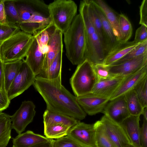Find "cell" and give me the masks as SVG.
<instances>
[{"instance_id":"cell-1","label":"cell","mask_w":147,"mask_h":147,"mask_svg":"<svg viewBox=\"0 0 147 147\" xmlns=\"http://www.w3.org/2000/svg\"><path fill=\"white\" fill-rule=\"evenodd\" d=\"M33 85L45 101L47 110L78 120L84 119L86 116L78 103L76 97L62 85L61 74L52 80L36 76Z\"/></svg>"},{"instance_id":"cell-2","label":"cell","mask_w":147,"mask_h":147,"mask_svg":"<svg viewBox=\"0 0 147 147\" xmlns=\"http://www.w3.org/2000/svg\"><path fill=\"white\" fill-rule=\"evenodd\" d=\"M63 34L66 56L72 64L78 65L85 60L86 45L84 24L80 13Z\"/></svg>"},{"instance_id":"cell-3","label":"cell","mask_w":147,"mask_h":147,"mask_svg":"<svg viewBox=\"0 0 147 147\" xmlns=\"http://www.w3.org/2000/svg\"><path fill=\"white\" fill-rule=\"evenodd\" d=\"M79 11L83 20L85 31V59H87L93 65L104 64L105 57L102 46L89 16L87 0L80 1Z\"/></svg>"},{"instance_id":"cell-4","label":"cell","mask_w":147,"mask_h":147,"mask_svg":"<svg viewBox=\"0 0 147 147\" xmlns=\"http://www.w3.org/2000/svg\"><path fill=\"white\" fill-rule=\"evenodd\" d=\"M34 39L33 36L21 30L0 45V58L3 62L24 60Z\"/></svg>"},{"instance_id":"cell-5","label":"cell","mask_w":147,"mask_h":147,"mask_svg":"<svg viewBox=\"0 0 147 147\" xmlns=\"http://www.w3.org/2000/svg\"><path fill=\"white\" fill-rule=\"evenodd\" d=\"M48 8L53 25L63 34L76 15L77 5L71 0H56L48 5Z\"/></svg>"},{"instance_id":"cell-6","label":"cell","mask_w":147,"mask_h":147,"mask_svg":"<svg viewBox=\"0 0 147 147\" xmlns=\"http://www.w3.org/2000/svg\"><path fill=\"white\" fill-rule=\"evenodd\" d=\"M97 81L93 64L85 59L78 65L70 79V83L76 97L91 93Z\"/></svg>"},{"instance_id":"cell-7","label":"cell","mask_w":147,"mask_h":147,"mask_svg":"<svg viewBox=\"0 0 147 147\" xmlns=\"http://www.w3.org/2000/svg\"><path fill=\"white\" fill-rule=\"evenodd\" d=\"M36 76L24 59L23 60L17 74L7 92L9 100H11L21 94L33 85Z\"/></svg>"},{"instance_id":"cell-8","label":"cell","mask_w":147,"mask_h":147,"mask_svg":"<svg viewBox=\"0 0 147 147\" xmlns=\"http://www.w3.org/2000/svg\"><path fill=\"white\" fill-rule=\"evenodd\" d=\"M35 107L32 101H25L16 112L10 116L12 128L18 134L24 131L33 121L36 113Z\"/></svg>"},{"instance_id":"cell-9","label":"cell","mask_w":147,"mask_h":147,"mask_svg":"<svg viewBox=\"0 0 147 147\" xmlns=\"http://www.w3.org/2000/svg\"><path fill=\"white\" fill-rule=\"evenodd\" d=\"M67 136L82 147H96L94 124H86L79 121L70 128Z\"/></svg>"},{"instance_id":"cell-10","label":"cell","mask_w":147,"mask_h":147,"mask_svg":"<svg viewBox=\"0 0 147 147\" xmlns=\"http://www.w3.org/2000/svg\"><path fill=\"white\" fill-rule=\"evenodd\" d=\"M99 121L106 134L117 147H125L127 144H131L121 124L105 115Z\"/></svg>"},{"instance_id":"cell-11","label":"cell","mask_w":147,"mask_h":147,"mask_svg":"<svg viewBox=\"0 0 147 147\" xmlns=\"http://www.w3.org/2000/svg\"><path fill=\"white\" fill-rule=\"evenodd\" d=\"M109 101L102 113L112 120L120 124L130 115L127 109L125 94Z\"/></svg>"},{"instance_id":"cell-12","label":"cell","mask_w":147,"mask_h":147,"mask_svg":"<svg viewBox=\"0 0 147 147\" xmlns=\"http://www.w3.org/2000/svg\"><path fill=\"white\" fill-rule=\"evenodd\" d=\"M147 65V53L120 63L108 66L110 74L113 77H126Z\"/></svg>"},{"instance_id":"cell-13","label":"cell","mask_w":147,"mask_h":147,"mask_svg":"<svg viewBox=\"0 0 147 147\" xmlns=\"http://www.w3.org/2000/svg\"><path fill=\"white\" fill-rule=\"evenodd\" d=\"M49 39L48 44V50L45 55L41 71L47 69L59 52L63 49L62 32L55 28L53 24L49 26Z\"/></svg>"},{"instance_id":"cell-14","label":"cell","mask_w":147,"mask_h":147,"mask_svg":"<svg viewBox=\"0 0 147 147\" xmlns=\"http://www.w3.org/2000/svg\"><path fill=\"white\" fill-rule=\"evenodd\" d=\"M77 101L85 112L93 115L102 112L109 99L101 97L92 93L77 97Z\"/></svg>"},{"instance_id":"cell-15","label":"cell","mask_w":147,"mask_h":147,"mask_svg":"<svg viewBox=\"0 0 147 147\" xmlns=\"http://www.w3.org/2000/svg\"><path fill=\"white\" fill-rule=\"evenodd\" d=\"M33 36V40L24 61L36 76L42 69L45 54L43 49L45 46L39 44L36 38Z\"/></svg>"},{"instance_id":"cell-16","label":"cell","mask_w":147,"mask_h":147,"mask_svg":"<svg viewBox=\"0 0 147 147\" xmlns=\"http://www.w3.org/2000/svg\"><path fill=\"white\" fill-rule=\"evenodd\" d=\"M126 77H115L97 81L92 93L98 96L110 99Z\"/></svg>"},{"instance_id":"cell-17","label":"cell","mask_w":147,"mask_h":147,"mask_svg":"<svg viewBox=\"0 0 147 147\" xmlns=\"http://www.w3.org/2000/svg\"><path fill=\"white\" fill-rule=\"evenodd\" d=\"M147 75V65L126 76L110 98L109 100L134 90L137 84Z\"/></svg>"},{"instance_id":"cell-18","label":"cell","mask_w":147,"mask_h":147,"mask_svg":"<svg viewBox=\"0 0 147 147\" xmlns=\"http://www.w3.org/2000/svg\"><path fill=\"white\" fill-rule=\"evenodd\" d=\"M140 115H130L120 124L129 138L135 147H141L140 142V132L139 121Z\"/></svg>"},{"instance_id":"cell-19","label":"cell","mask_w":147,"mask_h":147,"mask_svg":"<svg viewBox=\"0 0 147 147\" xmlns=\"http://www.w3.org/2000/svg\"><path fill=\"white\" fill-rule=\"evenodd\" d=\"M91 0L94 8L101 20L109 53L118 45L120 42L117 40L112 27L102 11L92 0Z\"/></svg>"},{"instance_id":"cell-20","label":"cell","mask_w":147,"mask_h":147,"mask_svg":"<svg viewBox=\"0 0 147 147\" xmlns=\"http://www.w3.org/2000/svg\"><path fill=\"white\" fill-rule=\"evenodd\" d=\"M49 139L28 130L18 134L13 138V145L15 147H31L38 144L47 141Z\"/></svg>"},{"instance_id":"cell-21","label":"cell","mask_w":147,"mask_h":147,"mask_svg":"<svg viewBox=\"0 0 147 147\" xmlns=\"http://www.w3.org/2000/svg\"><path fill=\"white\" fill-rule=\"evenodd\" d=\"M140 43L134 41L120 42L118 45L106 57L104 64L110 66L121 58Z\"/></svg>"},{"instance_id":"cell-22","label":"cell","mask_w":147,"mask_h":147,"mask_svg":"<svg viewBox=\"0 0 147 147\" xmlns=\"http://www.w3.org/2000/svg\"><path fill=\"white\" fill-rule=\"evenodd\" d=\"M87 1L88 15L101 41L105 58L109 54V51L103 32L101 22L94 8L92 0H87Z\"/></svg>"},{"instance_id":"cell-23","label":"cell","mask_w":147,"mask_h":147,"mask_svg":"<svg viewBox=\"0 0 147 147\" xmlns=\"http://www.w3.org/2000/svg\"><path fill=\"white\" fill-rule=\"evenodd\" d=\"M93 1L104 13L112 27L117 40L120 42L121 39V35L119 27V15L117 16V13L103 1L96 0Z\"/></svg>"},{"instance_id":"cell-24","label":"cell","mask_w":147,"mask_h":147,"mask_svg":"<svg viewBox=\"0 0 147 147\" xmlns=\"http://www.w3.org/2000/svg\"><path fill=\"white\" fill-rule=\"evenodd\" d=\"M44 126L53 124H63L71 127L79 121L76 119L46 109L43 115Z\"/></svg>"},{"instance_id":"cell-25","label":"cell","mask_w":147,"mask_h":147,"mask_svg":"<svg viewBox=\"0 0 147 147\" xmlns=\"http://www.w3.org/2000/svg\"><path fill=\"white\" fill-rule=\"evenodd\" d=\"M23 61L18 60L3 63L4 89L7 93L17 75Z\"/></svg>"},{"instance_id":"cell-26","label":"cell","mask_w":147,"mask_h":147,"mask_svg":"<svg viewBox=\"0 0 147 147\" xmlns=\"http://www.w3.org/2000/svg\"><path fill=\"white\" fill-rule=\"evenodd\" d=\"M10 116L0 112V147H6L11 138Z\"/></svg>"},{"instance_id":"cell-27","label":"cell","mask_w":147,"mask_h":147,"mask_svg":"<svg viewBox=\"0 0 147 147\" xmlns=\"http://www.w3.org/2000/svg\"><path fill=\"white\" fill-rule=\"evenodd\" d=\"M63 52V49L59 52L49 67L45 70L41 71L36 76L52 80L57 78L61 74Z\"/></svg>"},{"instance_id":"cell-28","label":"cell","mask_w":147,"mask_h":147,"mask_svg":"<svg viewBox=\"0 0 147 147\" xmlns=\"http://www.w3.org/2000/svg\"><path fill=\"white\" fill-rule=\"evenodd\" d=\"M125 95L130 115L140 116L142 115L144 108L142 106L135 91L133 90L129 91Z\"/></svg>"},{"instance_id":"cell-29","label":"cell","mask_w":147,"mask_h":147,"mask_svg":"<svg viewBox=\"0 0 147 147\" xmlns=\"http://www.w3.org/2000/svg\"><path fill=\"white\" fill-rule=\"evenodd\" d=\"M71 128L63 124L44 126V135L48 139H56L67 136Z\"/></svg>"},{"instance_id":"cell-30","label":"cell","mask_w":147,"mask_h":147,"mask_svg":"<svg viewBox=\"0 0 147 147\" xmlns=\"http://www.w3.org/2000/svg\"><path fill=\"white\" fill-rule=\"evenodd\" d=\"M96 147H117L104 131L99 120L94 123Z\"/></svg>"},{"instance_id":"cell-31","label":"cell","mask_w":147,"mask_h":147,"mask_svg":"<svg viewBox=\"0 0 147 147\" xmlns=\"http://www.w3.org/2000/svg\"><path fill=\"white\" fill-rule=\"evenodd\" d=\"M119 25L121 35V42L128 41L132 35L133 28L131 24L124 15L121 13L118 16Z\"/></svg>"},{"instance_id":"cell-32","label":"cell","mask_w":147,"mask_h":147,"mask_svg":"<svg viewBox=\"0 0 147 147\" xmlns=\"http://www.w3.org/2000/svg\"><path fill=\"white\" fill-rule=\"evenodd\" d=\"M5 5L7 22L18 26L20 19L15 1L5 0Z\"/></svg>"},{"instance_id":"cell-33","label":"cell","mask_w":147,"mask_h":147,"mask_svg":"<svg viewBox=\"0 0 147 147\" xmlns=\"http://www.w3.org/2000/svg\"><path fill=\"white\" fill-rule=\"evenodd\" d=\"M147 53V40L140 43L121 58L112 65L118 64Z\"/></svg>"},{"instance_id":"cell-34","label":"cell","mask_w":147,"mask_h":147,"mask_svg":"<svg viewBox=\"0 0 147 147\" xmlns=\"http://www.w3.org/2000/svg\"><path fill=\"white\" fill-rule=\"evenodd\" d=\"M21 30L16 24L9 23L0 22V45L4 41Z\"/></svg>"},{"instance_id":"cell-35","label":"cell","mask_w":147,"mask_h":147,"mask_svg":"<svg viewBox=\"0 0 147 147\" xmlns=\"http://www.w3.org/2000/svg\"><path fill=\"white\" fill-rule=\"evenodd\" d=\"M134 90L142 106L147 107V75L136 85Z\"/></svg>"},{"instance_id":"cell-36","label":"cell","mask_w":147,"mask_h":147,"mask_svg":"<svg viewBox=\"0 0 147 147\" xmlns=\"http://www.w3.org/2000/svg\"><path fill=\"white\" fill-rule=\"evenodd\" d=\"M93 66L97 81L114 77L110 74L108 66L103 64H93Z\"/></svg>"},{"instance_id":"cell-37","label":"cell","mask_w":147,"mask_h":147,"mask_svg":"<svg viewBox=\"0 0 147 147\" xmlns=\"http://www.w3.org/2000/svg\"><path fill=\"white\" fill-rule=\"evenodd\" d=\"M53 147H82L67 136L53 140Z\"/></svg>"},{"instance_id":"cell-38","label":"cell","mask_w":147,"mask_h":147,"mask_svg":"<svg viewBox=\"0 0 147 147\" xmlns=\"http://www.w3.org/2000/svg\"><path fill=\"white\" fill-rule=\"evenodd\" d=\"M146 40H147V27L141 25L136 30L133 41L136 43H140Z\"/></svg>"},{"instance_id":"cell-39","label":"cell","mask_w":147,"mask_h":147,"mask_svg":"<svg viewBox=\"0 0 147 147\" xmlns=\"http://www.w3.org/2000/svg\"><path fill=\"white\" fill-rule=\"evenodd\" d=\"M140 20L139 24L147 27V0H143L140 7Z\"/></svg>"},{"instance_id":"cell-40","label":"cell","mask_w":147,"mask_h":147,"mask_svg":"<svg viewBox=\"0 0 147 147\" xmlns=\"http://www.w3.org/2000/svg\"><path fill=\"white\" fill-rule=\"evenodd\" d=\"M139 139L141 147H147V120L144 119L140 128Z\"/></svg>"},{"instance_id":"cell-41","label":"cell","mask_w":147,"mask_h":147,"mask_svg":"<svg viewBox=\"0 0 147 147\" xmlns=\"http://www.w3.org/2000/svg\"><path fill=\"white\" fill-rule=\"evenodd\" d=\"M10 102L7 93L0 89V112L7 109Z\"/></svg>"},{"instance_id":"cell-42","label":"cell","mask_w":147,"mask_h":147,"mask_svg":"<svg viewBox=\"0 0 147 147\" xmlns=\"http://www.w3.org/2000/svg\"><path fill=\"white\" fill-rule=\"evenodd\" d=\"M7 22L5 0H1L0 1V22L5 23Z\"/></svg>"},{"instance_id":"cell-43","label":"cell","mask_w":147,"mask_h":147,"mask_svg":"<svg viewBox=\"0 0 147 147\" xmlns=\"http://www.w3.org/2000/svg\"><path fill=\"white\" fill-rule=\"evenodd\" d=\"M3 63V62L0 59V89L5 91L4 85Z\"/></svg>"},{"instance_id":"cell-44","label":"cell","mask_w":147,"mask_h":147,"mask_svg":"<svg viewBox=\"0 0 147 147\" xmlns=\"http://www.w3.org/2000/svg\"><path fill=\"white\" fill-rule=\"evenodd\" d=\"M53 139H49L47 141L36 144L31 147H53Z\"/></svg>"},{"instance_id":"cell-45","label":"cell","mask_w":147,"mask_h":147,"mask_svg":"<svg viewBox=\"0 0 147 147\" xmlns=\"http://www.w3.org/2000/svg\"><path fill=\"white\" fill-rule=\"evenodd\" d=\"M142 115H143L144 119L147 120V108L146 107L144 108Z\"/></svg>"},{"instance_id":"cell-46","label":"cell","mask_w":147,"mask_h":147,"mask_svg":"<svg viewBox=\"0 0 147 147\" xmlns=\"http://www.w3.org/2000/svg\"><path fill=\"white\" fill-rule=\"evenodd\" d=\"M125 147H135L132 144H127Z\"/></svg>"},{"instance_id":"cell-47","label":"cell","mask_w":147,"mask_h":147,"mask_svg":"<svg viewBox=\"0 0 147 147\" xmlns=\"http://www.w3.org/2000/svg\"><path fill=\"white\" fill-rule=\"evenodd\" d=\"M12 147H15L13 145Z\"/></svg>"},{"instance_id":"cell-48","label":"cell","mask_w":147,"mask_h":147,"mask_svg":"<svg viewBox=\"0 0 147 147\" xmlns=\"http://www.w3.org/2000/svg\"></svg>"}]
</instances>
